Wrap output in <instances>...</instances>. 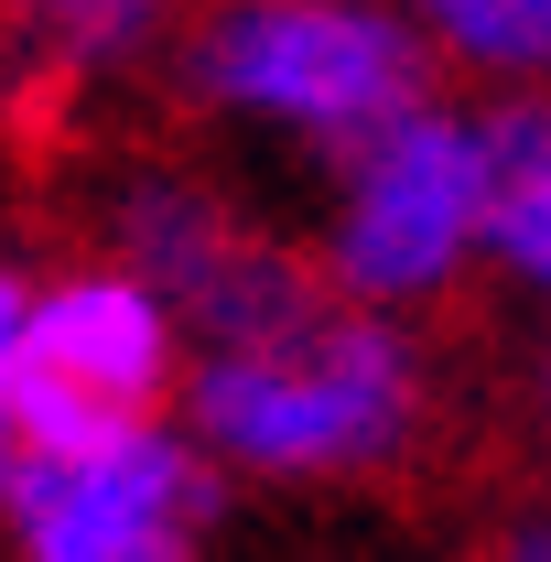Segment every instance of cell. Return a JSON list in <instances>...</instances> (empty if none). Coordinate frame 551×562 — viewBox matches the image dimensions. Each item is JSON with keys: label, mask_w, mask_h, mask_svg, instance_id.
<instances>
[{"label": "cell", "mask_w": 551, "mask_h": 562, "mask_svg": "<svg viewBox=\"0 0 551 562\" xmlns=\"http://www.w3.org/2000/svg\"><path fill=\"white\" fill-rule=\"evenodd\" d=\"M421 422V357L401 314H357L314 303L303 325H281L260 347L195 357L184 379V432L206 443L227 476H281V487H325V476H379Z\"/></svg>", "instance_id": "6da1fadb"}, {"label": "cell", "mask_w": 551, "mask_h": 562, "mask_svg": "<svg viewBox=\"0 0 551 562\" xmlns=\"http://www.w3.org/2000/svg\"><path fill=\"white\" fill-rule=\"evenodd\" d=\"M432 55H443L432 22L368 11V0H238L195 33V87L227 120L346 162L412 109H432Z\"/></svg>", "instance_id": "7a4b0ae2"}, {"label": "cell", "mask_w": 551, "mask_h": 562, "mask_svg": "<svg viewBox=\"0 0 551 562\" xmlns=\"http://www.w3.org/2000/svg\"><path fill=\"white\" fill-rule=\"evenodd\" d=\"M465 260H497V109L432 98L336 162L314 271L357 314H401V303L454 292Z\"/></svg>", "instance_id": "3957f363"}, {"label": "cell", "mask_w": 551, "mask_h": 562, "mask_svg": "<svg viewBox=\"0 0 551 562\" xmlns=\"http://www.w3.org/2000/svg\"><path fill=\"white\" fill-rule=\"evenodd\" d=\"M184 379H195V336L140 271L98 260V271H66L33 292V347H22V432H33V454L173 422Z\"/></svg>", "instance_id": "277c9868"}, {"label": "cell", "mask_w": 551, "mask_h": 562, "mask_svg": "<svg viewBox=\"0 0 551 562\" xmlns=\"http://www.w3.org/2000/svg\"><path fill=\"white\" fill-rule=\"evenodd\" d=\"M22 562H195L216 519V465L184 422H140L109 443H44L11 476Z\"/></svg>", "instance_id": "5b68a950"}, {"label": "cell", "mask_w": 551, "mask_h": 562, "mask_svg": "<svg viewBox=\"0 0 551 562\" xmlns=\"http://www.w3.org/2000/svg\"><path fill=\"white\" fill-rule=\"evenodd\" d=\"M120 271H140L173 314H184L195 357L260 347V336L303 325V314L336 292L314 260L249 238L206 184H173V173H140V184H131V206H120Z\"/></svg>", "instance_id": "8992f818"}, {"label": "cell", "mask_w": 551, "mask_h": 562, "mask_svg": "<svg viewBox=\"0 0 551 562\" xmlns=\"http://www.w3.org/2000/svg\"><path fill=\"white\" fill-rule=\"evenodd\" d=\"M497 271L551 303V98H497Z\"/></svg>", "instance_id": "52a82bcc"}, {"label": "cell", "mask_w": 551, "mask_h": 562, "mask_svg": "<svg viewBox=\"0 0 551 562\" xmlns=\"http://www.w3.org/2000/svg\"><path fill=\"white\" fill-rule=\"evenodd\" d=\"M432 44L476 76H508L519 98H551V0H443Z\"/></svg>", "instance_id": "ba28073f"}, {"label": "cell", "mask_w": 551, "mask_h": 562, "mask_svg": "<svg viewBox=\"0 0 551 562\" xmlns=\"http://www.w3.org/2000/svg\"><path fill=\"white\" fill-rule=\"evenodd\" d=\"M33 292H44V281L0 271V508H11V476H22V454H33V432H22V347H33Z\"/></svg>", "instance_id": "9c48e42d"}, {"label": "cell", "mask_w": 551, "mask_h": 562, "mask_svg": "<svg viewBox=\"0 0 551 562\" xmlns=\"http://www.w3.org/2000/svg\"><path fill=\"white\" fill-rule=\"evenodd\" d=\"M140 33H151V11H55V22H44V44H55L66 66H109V55H131Z\"/></svg>", "instance_id": "30bf717a"}, {"label": "cell", "mask_w": 551, "mask_h": 562, "mask_svg": "<svg viewBox=\"0 0 551 562\" xmlns=\"http://www.w3.org/2000/svg\"><path fill=\"white\" fill-rule=\"evenodd\" d=\"M497 562H551V519H530V530H508V541H497Z\"/></svg>", "instance_id": "8fae6325"}]
</instances>
